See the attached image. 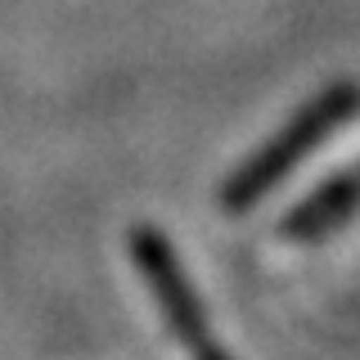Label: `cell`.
Instances as JSON below:
<instances>
[{"mask_svg":"<svg viewBox=\"0 0 360 360\" xmlns=\"http://www.w3.org/2000/svg\"><path fill=\"white\" fill-rule=\"evenodd\" d=\"M135 248H140V266L153 275V284H158V302H162V311H167V320H172V329L176 338H185V347L194 352L198 360H225L221 356V347H212L207 342V333L198 329V307H194V297H189V288H185V279L176 275V266H172V257H167V248L158 243V239H135Z\"/></svg>","mask_w":360,"mask_h":360,"instance_id":"cell-1","label":"cell"}]
</instances>
